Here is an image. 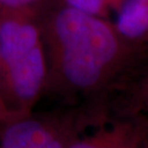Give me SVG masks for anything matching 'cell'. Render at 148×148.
Listing matches in <instances>:
<instances>
[{
    "label": "cell",
    "mask_w": 148,
    "mask_h": 148,
    "mask_svg": "<svg viewBox=\"0 0 148 148\" xmlns=\"http://www.w3.org/2000/svg\"><path fill=\"white\" fill-rule=\"evenodd\" d=\"M49 27L46 89L66 97L100 92L121 66V48L111 29L69 7L55 13Z\"/></svg>",
    "instance_id": "6da1fadb"
},
{
    "label": "cell",
    "mask_w": 148,
    "mask_h": 148,
    "mask_svg": "<svg viewBox=\"0 0 148 148\" xmlns=\"http://www.w3.org/2000/svg\"><path fill=\"white\" fill-rule=\"evenodd\" d=\"M47 82L42 33L29 10L0 14V98L10 116L33 111Z\"/></svg>",
    "instance_id": "7a4b0ae2"
},
{
    "label": "cell",
    "mask_w": 148,
    "mask_h": 148,
    "mask_svg": "<svg viewBox=\"0 0 148 148\" xmlns=\"http://www.w3.org/2000/svg\"><path fill=\"white\" fill-rule=\"evenodd\" d=\"M106 121L86 106L34 112L0 121V148H69L80 134Z\"/></svg>",
    "instance_id": "3957f363"
},
{
    "label": "cell",
    "mask_w": 148,
    "mask_h": 148,
    "mask_svg": "<svg viewBox=\"0 0 148 148\" xmlns=\"http://www.w3.org/2000/svg\"><path fill=\"white\" fill-rule=\"evenodd\" d=\"M69 148H148V115H113L80 134Z\"/></svg>",
    "instance_id": "277c9868"
},
{
    "label": "cell",
    "mask_w": 148,
    "mask_h": 148,
    "mask_svg": "<svg viewBox=\"0 0 148 148\" xmlns=\"http://www.w3.org/2000/svg\"><path fill=\"white\" fill-rule=\"evenodd\" d=\"M117 31L135 40L148 32V0H125L116 18Z\"/></svg>",
    "instance_id": "5b68a950"
},
{
    "label": "cell",
    "mask_w": 148,
    "mask_h": 148,
    "mask_svg": "<svg viewBox=\"0 0 148 148\" xmlns=\"http://www.w3.org/2000/svg\"><path fill=\"white\" fill-rule=\"evenodd\" d=\"M111 115H125L142 113L148 115V80L134 90L132 95L123 103L110 108Z\"/></svg>",
    "instance_id": "8992f818"
},
{
    "label": "cell",
    "mask_w": 148,
    "mask_h": 148,
    "mask_svg": "<svg viewBox=\"0 0 148 148\" xmlns=\"http://www.w3.org/2000/svg\"><path fill=\"white\" fill-rule=\"evenodd\" d=\"M65 2L69 8L91 16L97 14L104 5V0H65Z\"/></svg>",
    "instance_id": "52a82bcc"
},
{
    "label": "cell",
    "mask_w": 148,
    "mask_h": 148,
    "mask_svg": "<svg viewBox=\"0 0 148 148\" xmlns=\"http://www.w3.org/2000/svg\"><path fill=\"white\" fill-rule=\"evenodd\" d=\"M40 0H0V14L13 11L29 10Z\"/></svg>",
    "instance_id": "ba28073f"
},
{
    "label": "cell",
    "mask_w": 148,
    "mask_h": 148,
    "mask_svg": "<svg viewBox=\"0 0 148 148\" xmlns=\"http://www.w3.org/2000/svg\"><path fill=\"white\" fill-rule=\"evenodd\" d=\"M7 117H10V115L8 114L7 110L5 109V106L2 104V101H1V98H0V121L1 120H5Z\"/></svg>",
    "instance_id": "9c48e42d"
}]
</instances>
